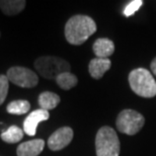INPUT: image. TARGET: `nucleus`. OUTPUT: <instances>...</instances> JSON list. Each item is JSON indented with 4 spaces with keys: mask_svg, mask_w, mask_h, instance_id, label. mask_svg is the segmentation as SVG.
Masks as SVG:
<instances>
[{
    "mask_svg": "<svg viewBox=\"0 0 156 156\" xmlns=\"http://www.w3.org/2000/svg\"><path fill=\"white\" fill-rule=\"evenodd\" d=\"M96 32V24L87 15H74L65 26V38L71 45H82L90 36Z\"/></svg>",
    "mask_w": 156,
    "mask_h": 156,
    "instance_id": "obj_1",
    "label": "nucleus"
},
{
    "mask_svg": "<svg viewBox=\"0 0 156 156\" xmlns=\"http://www.w3.org/2000/svg\"><path fill=\"white\" fill-rule=\"evenodd\" d=\"M35 68L43 77L47 79H56L64 72H70V65L64 59L54 56L40 57L35 62Z\"/></svg>",
    "mask_w": 156,
    "mask_h": 156,
    "instance_id": "obj_4",
    "label": "nucleus"
},
{
    "mask_svg": "<svg viewBox=\"0 0 156 156\" xmlns=\"http://www.w3.org/2000/svg\"><path fill=\"white\" fill-rule=\"evenodd\" d=\"M50 118V114L48 111L45 110H36L30 113L23 122V131L27 135L35 136L37 133V128L41 122L47 121Z\"/></svg>",
    "mask_w": 156,
    "mask_h": 156,
    "instance_id": "obj_8",
    "label": "nucleus"
},
{
    "mask_svg": "<svg viewBox=\"0 0 156 156\" xmlns=\"http://www.w3.org/2000/svg\"><path fill=\"white\" fill-rule=\"evenodd\" d=\"M6 76L9 81L23 88H32L39 82L38 75L33 70L26 67L14 66L9 68Z\"/></svg>",
    "mask_w": 156,
    "mask_h": 156,
    "instance_id": "obj_6",
    "label": "nucleus"
},
{
    "mask_svg": "<svg viewBox=\"0 0 156 156\" xmlns=\"http://www.w3.org/2000/svg\"><path fill=\"white\" fill-rule=\"evenodd\" d=\"M121 144L113 128L105 126L98 131L95 137L96 156H119Z\"/></svg>",
    "mask_w": 156,
    "mask_h": 156,
    "instance_id": "obj_3",
    "label": "nucleus"
},
{
    "mask_svg": "<svg viewBox=\"0 0 156 156\" xmlns=\"http://www.w3.org/2000/svg\"><path fill=\"white\" fill-rule=\"evenodd\" d=\"M39 105L42 110L50 111L57 108L60 104V96L51 91H44L39 95Z\"/></svg>",
    "mask_w": 156,
    "mask_h": 156,
    "instance_id": "obj_12",
    "label": "nucleus"
},
{
    "mask_svg": "<svg viewBox=\"0 0 156 156\" xmlns=\"http://www.w3.org/2000/svg\"><path fill=\"white\" fill-rule=\"evenodd\" d=\"M55 80L59 85V87L64 90H69L71 88H73L74 86H76V84L78 82L77 77L71 72L61 73L60 75L57 76Z\"/></svg>",
    "mask_w": 156,
    "mask_h": 156,
    "instance_id": "obj_14",
    "label": "nucleus"
},
{
    "mask_svg": "<svg viewBox=\"0 0 156 156\" xmlns=\"http://www.w3.org/2000/svg\"><path fill=\"white\" fill-rule=\"evenodd\" d=\"M23 137V130L17 126H11L1 134V139L6 143L20 142Z\"/></svg>",
    "mask_w": 156,
    "mask_h": 156,
    "instance_id": "obj_15",
    "label": "nucleus"
},
{
    "mask_svg": "<svg viewBox=\"0 0 156 156\" xmlns=\"http://www.w3.org/2000/svg\"><path fill=\"white\" fill-rule=\"evenodd\" d=\"M143 4L142 0H134V1H131L127 4L126 7L124 8L123 10V14L125 16L129 17L132 16V15L135 14V12L138 10V9L141 7Z\"/></svg>",
    "mask_w": 156,
    "mask_h": 156,
    "instance_id": "obj_17",
    "label": "nucleus"
},
{
    "mask_svg": "<svg viewBox=\"0 0 156 156\" xmlns=\"http://www.w3.org/2000/svg\"><path fill=\"white\" fill-rule=\"evenodd\" d=\"M73 139V130L70 127H62L55 131L48 140V147L53 151H59L70 144Z\"/></svg>",
    "mask_w": 156,
    "mask_h": 156,
    "instance_id": "obj_7",
    "label": "nucleus"
},
{
    "mask_svg": "<svg viewBox=\"0 0 156 156\" xmlns=\"http://www.w3.org/2000/svg\"><path fill=\"white\" fill-rule=\"evenodd\" d=\"M150 67H151V71H152V73H153L154 75L156 76V58H154V59H153V61L151 62Z\"/></svg>",
    "mask_w": 156,
    "mask_h": 156,
    "instance_id": "obj_19",
    "label": "nucleus"
},
{
    "mask_svg": "<svg viewBox=\"0 0 156 156\" xmlns=\"http://www.w3.org/2000/svg\"><path fill=\"white\" fill-rule=\"evenodd\" d=\"M131 89L137 95L150 98L156 95V81L152 74L144 68H137L129 74Z\"/></svg>",
    "mask_w": 156,
    "mask_h": 156,
    "instance_id": "obj_2",
    "label": "nucleus"
},
{
    "mask_svg": "<svg viewBox=\"0 0 156 156\" xmlns=\"http://www.w3.org/2000/svg\"><path fill=\"white\" fill-rule=\"evenodd\" d=\"M8 78L6 75H0V105L4 102L6 96H7L9 83Z\"/></svg>",
    "mask_w": 156,
    "mask_h": 156,
    "instance_id": "obj_18",
    "label": "nucleus"
},
{
    "mask_svg": "<svg viewBox=\"0 0 156 156\" xmlns=\"http://www.w3.org/2000/svg\"><path fill=\"white\" fill-rule=\"evenodd\" d=\"M30 105L27 101L20 99V101H13L7 105L6 110L7 113L11 115H24L30 111Z\"/></svg>",
    "mask_w": 156,
    "mask_h": 156,
    "instance_id": "obj_16",
    "label": "nucleus"
},
{
    "mask_svg": "<svg viewBox=\"0 0 156 156\" xmlns=\"http://www.w3.org/2000/svg\"><path fill=\"white\" fill-rule=\"evenodd\" d=\"M92 49L96 58L108 59V57L113 55L115 52V44L110 39L101 38L95 41Z\"/></svg>",
    "mask_w": 156,
    "mask_h": 156,
    "instance_id": "obj_10",
    "label": "nucleus"
},
{
    "mask_svg": "<svg viewBox=\"0 0 156 156\" xmlns=\"http://www.w3.org/2000/svg\"><path fill=\"white\" fill-rule=\"evenodd\" d=\"M112 66V62L110 59L94 58L89 62L88 71L89 74L94 79H101L104 74L110 69Z\"/></svg>",
    "mask_w": 156,
    "mask_h": 156,
    "instance_id": "obj_11",
    "label": "nucleus"
},
{
    "mask_svg": "<svg viewBox=\"0 0 156 156\" xmlns=\"http://www.w3.org/2000/svg\"><path fill=\"white\" fill-rule=\"evenodd\" d=\"M145 124V119L134 110L122 111L117 118V128L120 132L127 135H136Z\"/></svg>",
    "mask_w": 156,
    "mask_h": 156,
    "instance_id": "obj_5",
    "label": "nucleus"
},
{
    "mask_svg": "<svg viewBox=\"0 0 156 156\" xmlns=\"http://www.w3.org/2000/svg\"><path fill=\"white\" fill-rule=\"evenodd\" d=\"M26 7L23 0H1L0 8L6 15H15L21 12Z\"/></svg>",
    "mask_w": 156,
    "mask_h": 156,
    "instance_id": "obj_13",
    "label": "nucleus"
},
{
    "mask_svg": "<svg viewBox=\"0 0 156 156\" xmlns=\"http://www.w3.org/2000/svg\"><path fill=\"white\" fill-rule=\"evenodd\" d=\"M45 147V141L42 139H35L23 142L18 145L16 149L17 156H38L42 153Z\"/></svg>",
    "mask_w": 156,
    "mask_h": 156,
    "instance_id": "obj_9",
    "label": "nucleus"
}]
</instances>
